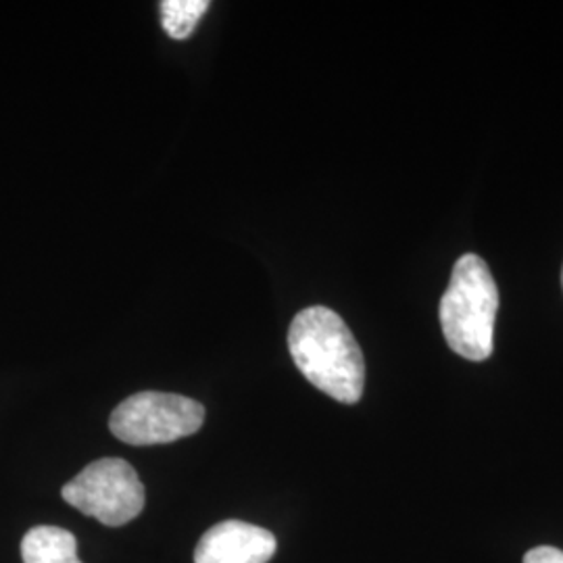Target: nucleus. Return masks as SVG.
Returning <instances> with one entry per match:
<instances>
[{
	"mask_svg": "<svg viewBox=\"0 0 563 563\" xmlns=\"http://www.w3.org/2000/svg\"><path fill=\"white\" fill-rule=\"evenodd\" d=\"M288 351L302 376L336 401H360L365 386L362 349L341 316L307 307L290 323Z\"/></svg>",
	"mask_w": 563,
	"mask_h": 563,
	"instance_id": "nucleus-1",
	"label": "nucleus"
},
{
	"mask_svg": "<svg viewBox=\"0 0 563 563\" xmlns=\"http://www.w3.org/2000/svg\"><path fill=\"white\" fill-rule=\"evenodd\" d=\"M497 311L499 290L488 265L478 255H463L441 299L444 341L463 360H488L495 346Z\"/></svg>",
	"mask_w": 563,
	"mask_h": 563,
	"instance_id": "nucleus-2",
	"label": "nucleus"
},
{
	"mask_svg": "<svg viewBox=\"0 0 563 563\" xmlns=\"http://www.w3.org/2000/svg\"><path fill=\"white\" fill-rule=\"evenodd\" d=\"M205 422L201 402L172 393L144 390L128 397L111 413V432L134 446L167 444L192 437Z\"/></svg>",
	"mask_w": 563,
	"mask_h": 563,
	"instance_id": "nucleus-3",
	"label": "nucleus"
},
{
	"mask_svg": "<svg viewBox=\"0 0 563 563\" xmlns=\"http://www.w3.org/2000/svg\"><path fill=\"white\" fill-rule=\"evenodd\" d=\"M63 499L104 526H123L144 509V484L120 457H104L81 470L63 486Z\"/></svg>",
	"mask_w": 563,
	"mask_h": 563,
	"instance_id": "nucleus-4",
	"label": "nucleus"
},
{
	"mask_svg": "<svg viewBox=\"0 0 563 563\" xmlns=\"http://www.w3.org/2000/svg\"><path fill=\"white\" fill-rule=\"evenodd\" d=\"M276 537L253 523L228 520L202 534L195 563H267L276 555Z\"/></svg>",
	"mask_w": 563,
	"mask_h": 563,
	"instance_id": "nucleus-5",
	"label": "nucleus"
},
{
	"mask_svg": "<svg viewBox=\"0 0 563 563\" xmlns=\"http://www.w3.org/2000/svg\"><path fill=\"white\" fill-rule=\"evenodd\" d=\"M23 563H81L78 541L59 526H36L21 541Z\"/></svg>",
	"mask_w": 563,
	"mask_h": 563,
	"instance_id": "nucleus-6",
	"label": "nucleus"
},
{
	"mask_svg": "<svg viewBox=\"0 0 563 563\" xmlns=\"http://www.w3.org/2000/svg\"><path fill=\"white\" fill-rule=\"evenodd\" d=\"M163 30L174 41H186L199 25L209 9L207 0H163Z\"/></svg>",
	"mask_w": 563,
	"mask_h": 563,
	"instance_id": "nucleus-7",
	"label": "nucleus"
},
{
	"mask_svg": "<svg viewBox=\"0 0 563 563\" xmlns=\"http://www.w3.org/2000/svg\"><path fill=\"white\" fill-rule=\"evenodd\" d=\"M523 563H563V551L555 547H537L526 553Z\"/></svg>",
	"mask_w": 563,
	"mask_h": 563,
	"instance_id": "nucleus-8",
	"label": "nucleus"
},
{
	"mask_svg": "<svg viewBox=\"0 0 563 563\" xmlns=\"http://www.w3.org/2000/svg\"><path fill=\"white\" fill-rule=\"evenodd\" d=\"M562 284H563V272H562Z\"/></svg>",
	"mask_w": 563,
	"mask_h": 563,
	"instance_id": "nucleus-9",
	"label": "nucleus"
}]
</instances>
